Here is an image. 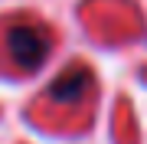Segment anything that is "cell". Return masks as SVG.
I'll return each mask as SVG.
<instances>
[{"mask_svg":"<svg viewBox=\"0 0 147 144\" xmlns=\"http://www.w3.org/2000/svg\"><path fill=\"white\" fill-rule=\"evenodd\" d=\"M7 49H10L16 66H23V69H39L46 53H49V36H46L42 26H36V23H16V26H10V33H7Z\"/></svg>","mask_w":147,"mask_h":144,"instance_id":"1","label":"cell"},{"mask_svg":"<svg viewBox=\"0 0 147 144\" xmlns=\"http://www.w3.org/2000/svg\"><path fill=\"white\" fill-rule=\"evenodd\" d=\"M85 92H88V72H82V69L72 72V69H69V72H62L53 82L49 95H53L56 101H79Z\"/></svg>","mask_w":147,"mask_h":144,"instance_id":"2","label":"cell"}]
</instances>
